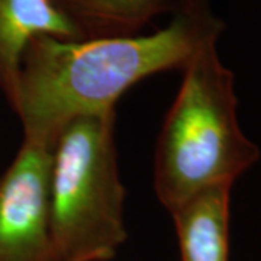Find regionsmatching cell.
Segmentation results:
<instances>
[{"instance_id": "obj_1", "label": "cell", "mask_w": 261, "mask_h": 261, "mask_svg": "<svg viewBox=\"0 0 261 261\" xmlns=\"http://www.w3.org/2000/svg\"><path fill=\"white\" fill-rule=\"evenodd\" d=\"M224 31L225 22L209 0H192L166 28L151 35L32 38L22 57L12 108L23 137L56 141L61 126L77 116L115 111L118 99L132 86L157 73L183 71Z\"/></svg>"}, {"instance_id": "obj_2", "label": "cell", "mask_w": 261, "mask_h": 261, "mask_svg": "<svg viewBox=\"0 0 261 261\" xmlns=\"http://www.w3.org/2000/svg\"><path fill=\"white\" fill-rule=\"evenodd\" d=\"M181 73L154 159L155 195L170 214L205 190L232 187L261 155L238 123L233 74L216 42L202 48Z\"/></svg>"}, {"instance_id": "obj_3", "label": "cell", "mask_w": 261, "mask_h": 261, "mask_svg": "<svg viewBox=\"0 0 261 261\" xmlns=\"http://www.w3.org/2000/svg\"><path fill=\"white\" fill-rule=\"evenodd\" d=\"M115 122V111L83 115L57 135L49 183L53 261H111L128 238Z\"/></svg>"}, {"instance_id": "obj_4", "label": "cell", "mask_w": 261, "mask_h": 261, "mask_svg": "<svg viewBox=\"0 0 261 261\" xmlns=\"http://www.w3.org/2000/svg\"><path fill=\"white\" fill-rule=\"evenodd\" d=\"M56 141L23 137L0 174V261H53L49 183Z\"/></svg>"}, {"instance_id": "obj_5", "label": "cell", "mask_w": 261, "mask_h": 261, "mask_svg": "<svg viewBox=\"0 0 261 261\" xmlns=\"http://www.w3.org/2000/svg\"><path fill=\"white\" fill-rule=\"evenodd\" d=\"M38 35L83 39L56 0H0V90L10 108L16 100L23 53Z\"/></svg>"}, {"instance_id": "obj_6", "label": "cell", "mask_w": 261, "mask_h": 261, "mask_svg": "<svg viewBox=\"0 0 261 261\" xmlns=\"http://www.w3.org/2000/svg\"><path fill=\"white\" fill-rule=\"evenodd\" d=\"M231 189L205 190L171 212L181 261H229Z\"/></svg>"}, {"instance_id": "obj_7", "label": "cell", "mask_w": 261, "mask_h": 261, "mask_svg": "<svg viewBox=\"0 0 261 261\" xmlns=\"http://www.w3.org/2000/svg\"><path fill=\"white\" fill-rule=\"evenodd\" d=\"M192 0H56L83 39L138 35L163 13H177Z\"/></svg>"}]
</instances>
